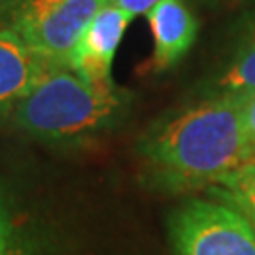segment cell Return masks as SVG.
Listing matches in <instances>:
<instances>
[{
	"label": "cell",
	"instance_id": "6da1fadb",
	"mask_svg": "<svg viewBox=\"0 0 255 255\" xmlns=\"http://www.w3.org/2000/svg\"><path fill=\"white\" fill-rule=\"evenodd\" d=\"M147 182L157 189L183 193L218 185L255 161L240 99L216 95L197 102L142 136L138 146Z\"/></svg>",
	"mask_w": 255,
	"mask_h": 255
},
{
	"label": "cell",
	"instance_id": "7a4b0ae2",
	"mask_svg": "<svg viewBox=\"0 0 255 255\" xmlns=\"http://www.w3.org/2000/svg\"><path fill=\"white\" fill-rule=\"evenodd\" d=\"M125 108L127 97L116 85L99 87L59 66L15 106L13 119L42 142L76 144L112 128Z\"/></svg>",
	"mask_w": 255,
	"mask_h": 255
},
{
	"label": "cell",
	"instance_id": "3957f363",
	"mask_svg": "<svg viewBox=\"0 0 255 255\" xmlns=\"http://www.w3.org/2000/svg\"><path fill=\"white\" fill-rule=\"evenodd\" d=\"M112 0H21L8 27L28 47L68 66L91 21Z\"/></svg>",
	"mask_w": 255,
	"mask_h": 255
},
{
	"label": "cell",
	"instance_id": "277c9868",
	"mask_svg": "<svg viewBox=\"0 0 255 255\" xmlns=\"http://www.w3.org/2000/svg\"><path fill=\"white\" fill-rule=\"evenodd\" d=\"M178 255H255V227L225 202L189 201L170 218Z\"/></svg>",
	"mask_w": 255,
	"mask_h": 255
},
{
	"label": "cell",
	"instance_id": "5b68a950",
	"mask_svg": "<svg viewBox=\"0 0 255 255\" xmlns=\"http://www.w3.org/2000/svg\"><path fill=\"white\" fill-rule=\"evenodd\" d=\"M132 15L116 6L114 2L106 4L91 21L80 44L68 59V68L74 70L85 82L110 87L112 82V63L118 51L123 34L127 30Z\"/></svg>",
	"mask_w": 255,
	"mask_h": 255
},
{
	"label": "cell",
	"instance_id": "8992f818",
	"mask_svg": "<svg viewBox=\"0 0 255 255\" xmlns=\"http://www.w3.org/2000/svg\"><path fill=\"white\" fill-rule=\"evenodd\" d=\"M59 66L64 64L36 53L9 27L0 28V116L15 110L19 102Z\"/></svg>",
	"mask_w": 255,
	"mask_h": 255
},
{
	"label": "cell",
	"instance_id": "52a82bcc",
	"mask_svg": "<svg viewBox=\"0 0 255 255\" xmlns=\"http://www.w3.org/2000/svg\"><path fill=\"white\" fill-rule=\"evenodd\" d=\"M153 34L155 70H166L189 51L197 38V19L183 0H161L146 13Z\"/></svg>",
	"mask_w": 255,
	"mask_h": 255
},
{
	"label": "cell",
	"instance_id": "ba28073f",
	"mask_svg": "<svg viewBox=\"0 0 255 255\" xmlns=\"http://www.w3.org/2000/svg\"><path fill=\"white\" fill-rule=\"evenodd\" d=\"M218 95L244 99L255 93V21L244 34L227 70L219 76Z\"/></svg>",
	"mask_w": 255,
	"mask_h": 255
},
{
	"label": "cell",
	"instance_id": "9c48e42d",
	"mask_svg": "<svg viewBox=\"0 0 255 255\" xmlns=\"http://www.w3.org/2000/svg\"><path fill=\"white\" fill-rule=\"evenodd\" d=\"M216 193L225 204L244 214L250 221H255V161L221 180Z\"/></svg>",
	"mask_w": 255,
	"mask_h": 255
},
{
	"label": "cell",
	"instance_id": "30bf717a",
	"mask_svg": "<svg viewBox=\"0 0 255 255\" xmlns=\"http://www.w3.org/2000/svg\"><path fill=\"white\" fill-rule=\"evenodd\" d=\"M0 255H23L6 202L2 197H0Z\"/></svg>",
	"mask_w": 255,
	"mask_h": 255
},
{
	"label": "cell",
	"instance_id": "8fae6325",
	"mask_svg": "<svg viewBox=\"0 0 255 255\" xmlns=\"http://www.w3.org/2000/svg\"><path fill=\"white\" fill-rule=\"evenodd\" d=\"M240 112H242V119H244V127L248 130V136L252 138V142L255 144V93L240 99Z\"/></svg>",
	"mask_w": 255,
	"mask_h": 255
},
{
	"label": "cell",
	"instance_id": "7c38bea8",
	"mask_svg": "<svg viewBox=\"0 0 255 255\" xmlns=\"http://www.w3.org/2000/svg\"><path fill=\"white\" fill-rule=\"evenodd\" d=\"M112 2L121 9H125L127 13H130L132 17H136V15H146L161 0H112Z\"/></svg>",
	"mask_w": 255,
	"mask_h": 255
},
{
	"label": "cell",
	"instance_id": "4fadbf2b",
	"mask_svg": "<svg viewBox=\"0 0 255 255\" xmlns=\"http://www.w3.org/2000/svg\"><path fill=\"white\" fill-rule=\"evenodd\" d=\"M4 2H6V0H0V4H4Z\"/></svg>",
	"mask_w": 255,
	"mask_h": 255
},
{
	"label": "cell",
	"instance_id": "5bb4252c",
	"mask_svg": "<svg viewBox=\"0 0 255 255\" xmlns=\"http://www.w3.org/2000/svg\"><path fill=\"white\" fill-rule=\"evenodd\" d=\"M252 223H254V227H255V221H252Z\"/></svg>",
	"mask_w": 255,
	"mask_h": 255
}]
</instances>
